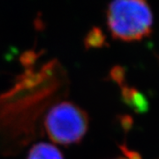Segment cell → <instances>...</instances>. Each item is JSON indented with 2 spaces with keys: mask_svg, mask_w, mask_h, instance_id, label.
<instances>
[{
  "mask_svg": "<svg viewBox=\"0 0 159 159\" xmlns=\"http://www.w3.org/2000/svg\"><path fill=\"white\" fill-rule=\"evenodd\" d=\"M152 22V13L145 0H113L108 7L109 29L117 39H142L150 33Z\"/></svg>",
  "mask_w": 159,
  "mask_h": 159,
  "instance_id": "6da1fadb",
  "label": "cell"
},
{
  "mask_svg": "<svg viewBox=\"0 0 159 159\" xmlns=\"http://www.w3.org/2000/svg\"><path fill=\"white\" fill-rule=\"evenodd\" d=\"M44 130L51 141L61 145L80 142L88 129L86 113L69 102H61L52 106L44 119Z\"/></svg>",
  "mask_w": 159,
  "mask_h": 159,
  "instance_id": "7a4b0ae2",
  "label": "cell"
},
{
  "mask_svg": "<svg viewBox=\"0 0 159 159\" xmlns=\"http://www.w3.org/2000/svg\"><path fill=\"white\" fill-rule=\"evenodd\" d=\"M28 159H64V157L56 146L40 142L30 149Z\"/></svg>",
  "mask_w": 159,
  "mask_h": 159,
  "instance_id": "3957f363",
  "label": "cell"
},
{
  "mask_svg": "<svg viewBox=\"0 0 159 159\" xmlns=\"http://www.w3.org/2000/svg\"><path fill=\"white\" fill-rule=\"evenodd\" d=\"M124 96L126 98V101L140 111H143L148 108V102L145 100V98L135 90L125 89Z\"/></svg>",
  "mask_w": 159,
  "mask_h": 159,
  "instance_id": "277c9868",
  "label": "cell"
},
{
  "mask_svg": "<svg viewBox=\"0 0 159 159\" xmlns=\"http://www.w3.org/2000/svg\"><path fill=\"white\" fill-rule=\"evenodd\" d=\"M119 159H125V158H119Z\"/></svg>",
  "mask_w": 159,
  "mask_h": 159,
  "instance_id": "5b68a950",
  "label": "cell"
}]
</instances>
